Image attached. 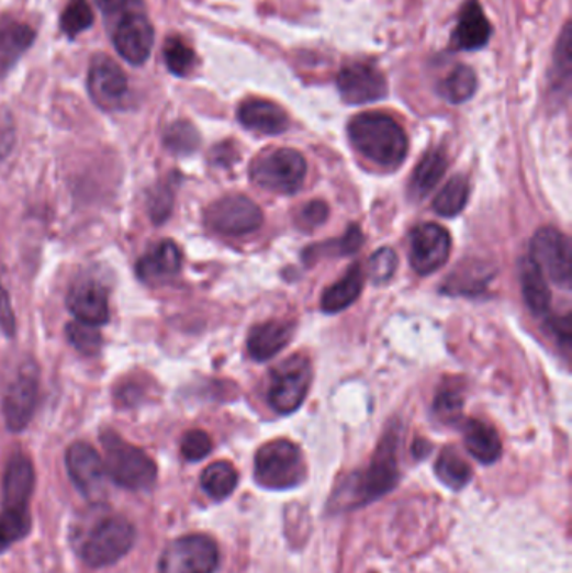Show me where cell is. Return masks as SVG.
Returning <instances> with one entry per match:
<instances>
[{
  "label": "cell",
  "mask_w": 572,
  "mask_h": 573,
  "mask_svg": "<svg viewBox=\"0 0 572 573\" xmlns=\"http://www.w3.org/2000/svg\"><path fill=\"white\" fill-rule=\"evenodd\" d=\"M399 435L388 432L374 453L370 467L361 473H355L341 483L333 496V508L351 509L368 505L386 495L399 483Z\"/></svg>",
  "instance_id": "6da1fadb"
},
{
  "label": "cell",
  "mask_w": 572,
  "mask_h": 573,
  "mask_svg": "<svg viewBox=\"0 0 572 573\" xmlns=\"http://www.w3.org/2000/svg\"><path fill=\"white\" fill-rule=\"evenodd\" d=\"M348 133L352 146L380 167H399L408 153L405 130L388 114H358L349 123Z\"/></svg>",
  "instance_id": "7a4b0ae2"
},
{
  "label": "cell",
  "mask_w": 572,
  "mask_h": 573,
  "mask_svg": "<svg viewBox=\"0 0 572 573\" xmlns=\"http://www.w3.org/2000/svg\"><path fill=\"white\" fill-rule=\"evenodd\" d=\"M103 463L106 476L116 485L133 492L149 490L157 482V464L145 451L130 445L116 432L106 431L101 436Z\"/></svg>",
  "instance_id": "3957f363"
},
{
  "label": "cell",
  "mask_w": 572,
  "mask_h": 573,
  "mask_svg": "<svg viewBox=\"0 0 572 573\" xmlns=\"http://www.w3.org/2000/svg\"><path fill=\"white\" fill-rule=\"evenodd\" d=\"M306 478L303 454L294 442L276 439L267 442L256 454V480L269 490L294 488Z\"/></svg>",
  "instance_id": "277c9868"
},
{
  "label": "cell",
  "mask_w": 572,
  "mask_h": 573,
  "mask_svg": "<svg viewBox=\"0 0 572 573\" xmlns=\"http://www.w3.org/2000/svg\"><path fill=\"white\" fill-rule=\"evenodd\" d=\"M306 159L295 149L279 148L254 159L250 178L257 187L274 193H295L306 178Z\"/></svg>",
  "instance_id": "5b68a950"
},
{
  "label": "cell",
  "mask_w": 572,
  "mask_h": 573,
  "mask_svg": "<svg viewBox=\"0 0 572 573\" xmlns=\"http://www.w3.org/2000/svg\"><path fill=\"white\" fill-rule=\"evenodd\" d=\"M135 528L123 517H106L89 528L81 557L89 566H106L125 557L135 543Z\"/></svg>",
  "instance_id": "8992f818"
},
{
  "label": "cell",
  "mask_w": 572,
  "mask_h": 573,
  "mask_svg": "<svg viewBox=\"0 0 572 573\" xmlns=\"http://www.w3.org/2000/svg\"><path fill=\"white\" fill-rule=\"evenodd\" d=\"M313 368L304 355L285 359L272 371L269 387V403L278 413L291 414L306 400Z\"/></svg>",
  "instance_id": "52a82bcc"
},
{
  "label": "cell",
  "mask_w": 572,
  "mask_h": 573,
  "mask_svg": "<svg viewBox=\"0 0 572 573\" xmlns=\"http://www.w3.org/2000/svg\"><path fill=\"white\" fill-rule=\"evenodd\" d=\"M218 549L205 535H187L171 541L160 560V573H214Z\"/></svg>",
  "instance_id": "ba28073f"
},
{
  "label": "cell",
  "mask_w": 572,
  "mask_h": 573,
  "mask_svg": "<svg viewBox=\"0 0 572 573\" xmlns=\"http://www.w3.org/2000/svg\"><path fill=\"white\" fill-rule=\"evenodd\" d=\"M530 260L556 285L562 289L571 286V244L558 228L545 227L537 231L530 241Z\"/></svg>",
  "instance_id": "9c48e42d"
},
{
  "label": "cell",
  "mask_w": 572,
  "mask_h": 573,
  "mask_svg": "<svg viewBox=\"0 0 572 573\" xmlns=\"http://www.w3.org/2000/svg\"><path fill=\"white\" fill-rule=\"evenodd\" d=\"M40 400V369L33 361L19 368L14 381L9 384L2 397V413L11 431H22L33 419Z\"/></svg>",
  "instance_id": "30bf717a"
},
{
  "label": "cell",
  "mask_w": 572,
  "mask_h": 573,
  "mask_svg": "<svg viewBox=\"0 0 572 573\" xmlns=\"http://www.w3.org/2000/svg\"><path fill=\"white\" fill-rule=\"evenodd\" d=\"M205 222L212 231L231 237H243L262 227L259 206L243 195H228L206 209Z\"/></svg>",
  "instance_id": "8fae6325"
},
{
  "label": "cell",
  "mask_w": 572,
  "mask_h": 573,
  "mask_svg": "<svg viewBox=\"0 0 572 573\" xmlns=\"http://www.w3.org/2000/svg\"><path fill=\"white\" fill-rule=\"evenodd\" d=\"M450 250V234L437 223H424L410 234V263L419 276H430L441 269Z\"/></svg>",
  "instance_id": "7c38bea8"
},
{
  "label": "cell",
  "mask_w": 572,
  "mask_h": 573,
  "mask_svg": "<svg viewBox=\"0 0 572 573\" xmlns=\"http://www.w3.org/2000/svg\"><path fill=\"white\" fill-rule=\"evenodd\" d=\"M89 94L104 111H117L128 101L130 86L123 69L108 56H97L89 66Z\"/></svg>",
  "instance_id": "4fadbf2b"
},
{
  "label": "cell",
  "mask_w": 572,
  "mask_h": 573,
  "mask_svg": "<svg viewBox=\"0 0 572 573\" xmlns=\"http://www.w3.org/2000/svg\"><path fill=\"white\" fill-rule=\"evenodd\" d=\"M154 25L142 12H126L113 29V44L130 64L146 63L154 49Z\"/></svg>",
  "instance_id": "5bb4252c"
},
{
  "label": "cell",
  "mask_w": 572,
  "mask_h": 573,
  "mask_svg": "<svg viewBox=\"0 0 572 573\" xmlns=\"http://www.w3.org/2000/svg\"><path fill=\"white\" fill-rule=\"evenodd\" d=\"M339 94L348 104L377 103L388 94L386 78L374 66L352 64L341 69L336 79Z\"/></svg>",
  "instance_id": "9a60e30c"
},
{
  "label": "cell",
  "mask_w": 572,
  "mask_h": 573,
  "mask_svg": "<svg viewBox=\"0 0 572 573\" xmlns=\"http://www.w3.org/2000/svg\"><path fill=\"white\" fill-rule=\"evenodd\" d=\"M66 467L79 492L85 493L86 496L100 495L106 470H104L103 458L98 454L93 446L88 442H75L69 446Z\"/></svg>",
  "instance_id": "2e32d148"
},
{
  "label": "cell",
  "mask_w": 572,
  "mask_h": 573,
  "mask_svg": "<svg viewBox=\"0 0 572 573\" xmlns=\"http://www.w3.org/2000/svg\"><path fill=\"white\" fill-rule=\"evenodd\" d=\"M68 308L79 323L89 326H103L110 321L108 292L97 280H81L71 286L68 294Z\"/></svg>",
  "instance_id": "e0dca14e"
},
{
  "label": "cell",
  "mask_w": 572,
  "mask_h": 573,
  "mask_svg": "<svg viewBox=\"0 0 572 573\" xmlns=\"http://www.w3.org/2000/svg\"><path fill=\"white\" fill-rule=\"evenodd\" d=\"M492 27L479 0H467L460 9L459 22L451 36L456 49L479 50L491 41Z\"/></svg>",
  "instance_id": "ac0fdd59"
},
{
  "label": "cell",
  "mask_w": 572,
  "mask_h": 573,
  "mask_svg": "<svg viewBox=\"0 0 572 573\" xmlns=\"http://www.w3.org/2000/svg\"><path fill=\"white\" fill-rule=\"evenodd\" d=\"M34 40L36 32L31 25L9 15L0 18V79L8 76Z\"/></svg>",
  "instance_id": "d6986e66"
},
{
  "label": "cell",
  "mask_w": 572,
  "mask_h": 573,
  "mask_svg": "<svg viewBox=\"0 0 572 573\" xmlns=\"http://www.w3.org/2000/svg\"><path fill=\"white\" fill-rule=\"evenodd\" d=\"M180 269H182V251L173 240L158 241L136 263L139 279L148 283L177 276Z\"/></svg>",
  "instance_id": "ffe728a7"
},
{
  "label": "cell",
  "mask_w": 572,
  "mask_h": 573,
  "mask_svg": "<svg viewBox=\"0 0 572 573\" xmlns=\"http://www.w3.org/2000/svg\"><path fill=\"white\" fill-rule=\"evenodd\" d=\"M34 467L24 454H14L9 460L4 474V505L5 508L25 509L33 495Z\"/></svg>",
  "instance_id": "44dd1931"
},
{
  "label": "cell",
  "mask_w": 572,
  "mask_h": 573,
  "mask_svg": "<svg viewBox=\"0 0 572 573\" xmlns=\"http://www.w3.org/2000/svg\"><path fill=\"white\" fill-rule=\"evenodd\" d=\"M238 121L262 135H281L289 127V117L278 104L266 100H249L238 108Z\"/></svg>",
  "instance_id": "7402d4cb"
},
{
  "label": "cell",
  "mask_w": 572,
  "mask_h": 573,
  "mask_svg": "<svg viewBox=\"0 0 572 573\" xmlns=\"http://www.w3.org/2000/svg\"><path fill=\"white\" fill-rule=\"evenodd\" d=\"M292 333H294L292 324L282 321H269L254 327L247 339L250 358L260 362L274 358L288 346Z\"/></svg>",
  "instance_id": "603a6c76"
},
{
  "label": "cell",
  "mask_w": 572,
  "mask_h": 573,
  "mask_svg": "<svg viewBox=\"0 0 572 573\" xmlns=\"http://www.w3.org/2000/svg\"><path fill=\"white\" fill-rule=\"evenodd\" d=\"M363 283L364 276L361 266L352 263L341 280L327 286L323 301H321V307L327 314H338V312L345 311L358 301L363 291Z\"/></svg>",
  "instance_id": "cb8c5ba5"
},
{
  "label": "cell",
  "mask_w": 572,
  "mask_h": 573,
  "mask_svg": "<svg viewBox=\"0 0 572 573\" xmlns=\"http://www.w3.org/2000/svg\"><path fill=\"white\" fill-rule=\"evenodd\" d=\"M467 450L480 463L492 464L501 458L502 442L495 428L479 419H470L463 426Z\"/></svg>",
  "instance_id": "d4e9b609"
},
{
  "label": "cell",
  "mask_w": 572,
  "mask_h": 573,
  "mask_svg": "<svg viewBox=\"0 0 572 573\" xmlns=\"http://www.w3.org/2000/svg\"><path fill=\"white\" fill-rule=\"evenodd\" d=\"M520 280H523L524 299H526L530 312L536 315L548 314L549 307H551V291H549L545 273L537 269L532 260H524Z\"/></svg>",
  "instance_id": "484cf974"
},
{
  "label": "cell",
  "mask_w": 572,
  "mask_h": 573,
  "mask_svg": "<svg viewBox=\"0 0 572 573\" xmlns=\"http://www.w3.org/2000/svg\"><path fill=\"white\" fill-rule=\"evenodd\" d=\"M447 171V158L444 153L430 151L416 165L410 181V193L413 199L422 200L437 187Z\"/></svg>",
  "instance_id": "4316f807"
},
{
  "label": "cell",
  "mask_w": 572,
  "mask_h": 573,
  "mask_svg": "<svg viewBox=\"0 0 572 573\" xmlns=\"http://www.w3.org/2000/svg\"><path fill=\"white\" fill-rule=\"evenodd\" d=\"M572 68V31L571 24H565L559 36L558 47H556L554 60L551 69V89L556 94H568L571 85Z\"/></svg>",
  "instance_id": "83f0119b"
},
{
  "label": "cell",
  "mask_w": 572,
  "mask_h": 573,
  "mask_svg": "<svg viewBox=\"0 0 572 573\" xmlns=\"http://www.w3.org/2000/svg\"><path fill=\"white\" fill-rule=\"evenodd\" d=\"M238 474L227 461H217L210 464L202 473V488L214 499H225L234 493L237 486Z\"/></svg>",
  "instance_id": "f1b7e54d"
},
{
  "label": "cell",
  "mask_w": 572,
  "mask_h": 573,
  "mask_svg": "<svg viewBox=\"0 0 572 573\" xmlns=\"http://www.w3.org/2000/svg\"><path fill=\"white\" fill-rule=\"evenodd\" d=\"M469 180L463 175H456L441 188L440 193L435 199V212L438 215L447 216V218L459 215L469 202Z\"/></svg>",
  "instance_id": "f546056e"
},
{
  "label": "cell",
  "mask_w": 572,
  "mask_h": 573,
  "mask_svg": "<svg viewBox=\"0 0 572 573\" xmlns=\"http://www.w3.org/2000/svg\"><path fill=\"white\" fill-rule=\"evenodd\" d=\"M476 91V75L469 66H457L441 82L440 92L451 104H462L469 101Z\"/></svg>",
  "instance_id": "4dcf8cb0"
},
{
  "label": "cell",
  "mask_w": 572,
  "mask_h": 573,
  "mask_svg": "<svg viewBox=\"0 0 572 573\" xmlns=\"http://www.w3.org/2000/svg\"><path fill=\"white\" fill-rule=\"evenodd\" d=\"M492 273L482 269L480 263L463 262L456 272L448 277L445 282V292L448 294H476L480 289H484Z\"/></svg>",
  "instance_id": "1f68e13d"
},
{
  "label": "cell",
  "mask_w": 572,
  "mask_h": 573,
  "mask_svg": "<svg viewBox=\"0 0 572 573\" xmlns=\"http://www.w3.org/2000/svg\"><path fill=\"white\" fill-rule=\"evenodd\" d=\"M435 471H437L440 482L450 486L451 490L463 488L472 478V468L463 458H460L456 450H450V448L441 451Z\"/></svg>",
  "instance_id": "d6a6232c"
},
{
  "label": "cell",
  "mask_w": 572,
  "mask_h": 573,
  "mask_svg": "<svg viewBox=\"0 0 572 573\" xmlns=\"http://www.w3.org/2000/svg\"><path fill=\"white\" fill-rule=\"evenodd\" d=\"M31 530V517L27 509L5 508L0 514V552H4L15 541L24 538Z\"/></svg>",
  "instance_id": "836d02e7"
},
{
  "label": "cell",
  "mask_w": 572,
  "mask_h": 573,
  "mask_svg": "<svg viewBox=\"0 0 572 573\" xmlns=\"http://www.w3.org/2000/svg\"><path fill=\"white\" fill-rule=\"evenodd\" d=\"M165 64L168 71L178 78H186L195 68V53L182 37H170L165 44Z\"/></svg>",
  "instance_id": "e575fe53"
},
{
  "label": "cell",
  "mask_w": 572,
  "mask_h": 573,
  "mask_svg": "<svg viewBox=\"0 0 572 573\" xmlns=\"http://www.w3.org/2000/svg\"><path fill=\"white\" fill-rule=\"evenodd\" d=\"M164 145L175 155H190L199 148L200 135L189 121H175L165 132Z\"/></svg>",
  "instance_id": "d590c367"
},
{
  "label": "cell",
  "mask_w": 572,
  "mask_h": 573,
  "mask_svg": "<svg viewBox=\"0 0 572 573\" xmlns=\"http://www.w3.org/2000/svg\"><path fill=\"white\" fill-rule=\"evenodd\" d=\"M93 22V9L88 4V0H69L61 15V29L69 40H75L81 32L88 31Z\"/></svg>",
  "instance_id": "8d00e7d4"
},
{
  "label": "cell",
  "mask_w": 572,
  "mask_h": 573,
  "mask_svg": "<svg viewBox=\"0 0 572 573\" xmlns=\"http://www.w3.org/2000/svg\"><path fill=\"white\" fill-rule=\"evenodd\" d=\"M69 342L82 352V355H97L101 347V334L97 326H89V324L76 323L68 324L66 327Z\"/></svg>",
  "instance_id": "74e56055"
},
{
  "label": "cell",
  "mask_w": 572,
  "mask_h": 573,
  "mask_svg": "<svg viewBox=\"0 0 572 573\" xmlns=\"http://www.w3.org/2000/svg\"><path fill=\"white\" fill-rule=\"evenodd\" d=\"M399 267V257L391 248H380L374 251L370 259V277L374 283H386L391 277L395 276Z\"/></svg>",
  "instance_id": "f35d334b"
},
{
  "label": "cell",
  "mask_w": 572,
  "mask_h": 573,
  "mask_svg": "<svg viewBox=\"0 0 572 573\" xmlns=\"http://www.w3.org/2000/svg\"><path fill=\"white\" fill-rule=\"evenodd\" d=\"M173 188L170 183L158 184L149 193V216L155 223H164L173 209Z\"/></svg>",
  "instance_id": "ab89813d"
},
{
  "label": "cell",
  "mask_w": 572,
  "mask_h": 573,
  "mask_svg": "<svg viewBox=\"0 0 572 573\" xmlns=\"http://www.w3.org/2000/svg\"><path fill=\"white\" fill-rule=\"evenodd\" d=\"M463 400L453 390L441 391L435 400L434 411L438 419L444 423L459 422L462 416Z\"/></svg>",
  "instance_id": "60d3db41"
},
{
  "label": "cell",
  "mask_w": 572,
  "mask_h": 573,
  "mask_svg": "<svg viewBox=\"0 0 572 573\" xmlns=\"http://www.w3.org/2000/svg\"><path fill=\"white\" fill-rule=\"evenodd\" d=\"M212 451V439L202 429L186 432L182 439V454L186 460L200 461Z\"/></svg>",
  "instance_id": "b9f144b4"
},
{
  "label": "cell",
  "mask_w": 572,
  "mask_h": 573,
  "mask_svg": "<svg viewBox=\"0 0 572 573\" xmlns=\"http://www.w3.org/2000/svg\"><path fill=\"white\" fill-rule=\"evenodd\" d=\"M327 215H329V209H327L326 203L321 202V200H313L301 209L298 222L306 231H313V228L321 227L326 222Z\"/></svg>",
  "instance_id": "7bdbcfd3"
},
{
  "label": "cell",
  "mask_w": 572,
  "mask_h": 573,
  "mask_svg": "<svg viewBox=\"0 0 572 573\" xmlns=\"http://www.w3.org/2000/svg\"><path fill=\"white\" fill-rule=\"evenodd\" d=\"M0 329L4 330L5 336L12 337L15 334V317L12 311L11 297L4 285L0 283Z\"/></svg>",
  "instance_id": "ee69618b"
},
{
  "label": "cell",
  "mask_w": 572,
  "mask_h": 573,
  "mask_svg": "<svg viewBox=\"0 0 572 573\" xmlns=\"http://www.w3.org/2000/svg\"><path fill=\"white\" fill-rule=\"evenodd\" d=\"M361 244H363V234H361L359 227L351 225V227L348 228V232H346L345 237L333 244L335 245L333 248L338 250L339 255H351L359 250Z\"/></svg>",
  "instance_id": "f6af8a7d"
},
{
  "label": "cell",
  "mask_w": 572,
  "mask_h": 573,
  "mask_svg": "<svg viewBox=\"0 0 572 573\" xmlns=\"http://www.w3.org/2000/svg\"><path fill=\"white\" fill-rule=\"evenodd\" d=\"M549 327H551L552 333H554L556 339H558L559 342L564 344L565 347H569L572 337L571 315L565 314L564 317L552 318Z\"/></svg>",
  "instance_id": "bcb514c9"
},
{
  "label": "cell",
  "mask_w": 572,
  "mask_h": 573,
  "mask_svg": "<svg viewBox=\"0 0 572 573\" xmlns=\"http://www.w3.org/2000/svg\"><path fill=\"white\" fill-rule=\"evenodd\" d=\"M142 0H97L101 11L104 14H120V12H128L130 9L136 8Z\"/></svg>",
  "instance_id": "7dc6e473"
},
{
  "label": "cell",
  "mask_w": 572,
  "mask_h": 573,
  "mask_svg": "<svg viewBox=\"0 0 572 573\" xmlns=\"http://www.w3.org/2000/svg\"><path fill=\"white\" fill-rule=\"evenodd\" d=\"M413 451H415L416 457H427L428 451H430V446H428L427 441H424V439H418V441L415 442V446H413Z\"/></svg>",
  "instance_id": "c3c4849f"
}]
</instances>
